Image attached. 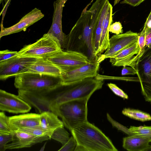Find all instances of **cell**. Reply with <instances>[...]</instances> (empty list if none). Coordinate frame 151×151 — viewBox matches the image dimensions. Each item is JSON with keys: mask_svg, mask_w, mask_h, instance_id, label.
<instances>
[{"mask_svg": "<svg viewBox=\"0 0 151 151\" xmlns=\"http://www.w3.org/2000/svg\"><path fill=\"white\" fill-rule=\"evenodd\" d=\"M137 73V72L135 68L131 67H128L127 66H123L121 71V74L122 76L127 75H134Z\"/></svg>", "mask_w": 151, "mask_h": 151, "instance_id": "cell-34", "label": "cell"}, {"mask_svg": "<svg viewBox=\"0 0 151 151\" xmlns=\"http://www.w3.org/2000/svg\"><path fill=\"white\" fill-rule=\"evenodd\" d=\"M68 0H56L54 1L52 22L47 32L59 43L62 50L64 48L66 35L62 30V13L65 4Z\"/></svg>", "mask_w": 151, "mask_h": 151, "instance_id": "cell-13", "label": "cell"}, {"mask_svg": "<svg viewBox=\"0 0 151 151\" xmlns=\"http://www.w3.org/2000/svg\"><path fill=\"white\" fill-rule=\"evenodd\" d=\"M147 35V31L145 27H143L142 31L138 33L137 43L140 51L144 50L145 46V39Z\"/></svg>", "mask_w": 151, "mask_h": 151, "instance_id": "cell-30", "label": "cell"}, {"mask_svg": "<svg viewBox=\"0 0 151 151\" xmlns=\"http://www.w3.org/2000/svg\"><path fill=\"white\" fill-rule=\"evenodd\" d=\"M128 130L132 135L138 134L144 135L149 137L151 141V126H130Z\"/></svg>", "mask_w": 151, "mask_h": 151, "instance_id": "cell-25", "label": "cell"}, {"mask_svg": "<svg viewBox=\"0 0 151 151\" xmlns=\"http://www.w3.org/2000/svg\"><path fill=\"white\" fill-rule=\"evenodd\" d=\"M106 116L108 120L112 124L113 127H116L118 129L120 130L127 134H130V135H131V133L129 132L128 129L113 119L108 113L107 114Z\"/></svg>", "mask_w": 151, "mask_h": 151, "instance_id": "cell-32", "label": "cell"}, {"mask_svg": "<svg viewBox=\"0 0 151 151\" xmlns=\"http://www.w3.org/2000/svg\"><path fill=\"white\" fill-rule=\"evenodd\" d=\"M40 127L48 132L50 138L53 132L58 128L64 127L63 121L54 113L48 111L43 112L40 114Z\"/></svg>", "mask_w": 151, "mask_h": 151, "instance_id": "cell-20", "label": "cell"}, {"mask_svg": "<svg viewBox=\"0 0 151 151\" xmlns=\"http://www.w3.org/2000/svg\"><path fill=\"white\" fill-rule=\"evenodd\" d=\"M62 50L59 43L47 33L35 42L24 46L18 52L17 56L47 58Z\"/></svg>", "mask_w": 151, "mask_h": 151, "instance_id": "cell-6", "label": "cell"}, {"mask_svg": "<svg viewBox=\"0 0 151 151\" xmlns=\"http://www.w3.org/2000/svg\"><path fill=\"white\" fill-rule=\"evenodd\" d=\"M6 0H0V4H1L2 1H6Z\"/></svg>", "mask_w": 151, "mask_h": 151, "instance_id": "cell-40", "label": "cell"}, {"mask_svg": "<svg viewBox=\"0 0 151 151\" xmlns=\"http://www.w3.org/2000/svg\"><path fill=\"white\" fill-rule=\"evenodd\" d=\"M89 98L73 100L62 104L55 114L61 118L64 126L70 131L88 121L87 102Z\"/></svg>", "mask_w": 151, "mask_h": 151, "instance_id": "cell-4", "label": "cell"}, {"mask_svg": "<svg viewBox=\"0 0 151 151\" xmlns=\"http://www.w3.org/2000/svg\"><path fill=\"white\" fill-rule=\"evenodd\" d=\"M11 129L16 131L24 128L40 126V114L30 113L9 117Z\"/></svg>", "mask_w": 151, "mask_h": 151, "instance_id": "cell-17", "label": "cell"}, {"mask_svg": "<svg viewBox=\"0 0 151 151\" xmlns=\"http://www.w3.org/2000/svg\"><path fill=\"white\" fill-rule=\"evenodd\" d=\"M77 145L74 151H116L112 142L98 127L87 121L71 131Z\"/></svg>", "mask_w": 151, "mask_h": 151, "instance_id": "cell-2", "label": "cell"}, {"mask_svg": "<svg viewBox=\"0 0 151 151\" xmlns=\"http://www.w3.org/2000/svg\"><path fill=\"white\" fill-rule=\"evenodd\" d=\"M135 68L145 99L151 103V48L145 47Z\"/></svg>", "mask_w": 151, "mask_h": 151, "instance_id": "cell-7", "label": "cell"}, {"mask_svg": "<svg viewBox=\"0 0 151 151\" xmlns=\"http://www.w3.org/2000/svg\"><path fill=\"white\" fill-rule=\"evenodd\" d=\"M100 63L97 60L91 62L74 70L63 72L60 78L62 84H67L85 79L96 77Z\"/></svg>", "mask_w": 151, "mask_h": 151, "instance_id": "cell-12", "label": "cell"}, {"mask_svg": "<svg viewBox=\"0 0 151 151\" xmlns=\"http://www.w3.org/2000/svg\"><path fill=\"white\" fill-rule=\"evenodd\" d=\"M77 145L76 141L72 136L70 137L68 141L58 151H74Z\"/></svg>", "mask_w": 151, "mask_h": 151, "instance_id": "cell-27", "label": "cell"}, {"mask_svg": "<svg viewBox=\"0 0 151 151\" xmlns=\"http://www.w3.org/2000/svg\"><path fill=\"white\" fill-rule=\"evenodd\" d=\"M150 138L146 136L133 134L123 139V147L129 151H145L150 146Z\"/></svg>", "mask_w": 151, "mask_h": 151, "instance_id": "cell-19", "label": "cell"}, {"mask_svg": "<svg viewBox=\"0 0 151 151\" xmlns=\"http://www.w3.org/2000/svg\"><path fill=\"white\" fill-rule=\"evenodd\" d=\"M37 58L18 56L0 62V79L4 80L27 73L30 66Z\"/></svg>", "mask_w": 151, "mask_h": 151, "instance_id": "cell-10", "label": "cell"}, {"mask_svg": "<svg viewBox=\"0 0 151 151\" xmlns=\"http://www.w3.org/2000/svg\"><path fill=\"white\" fill-rule=\"evenodd\" d=\"M145 0H123L121 4H125L133 6H137Z\"/></svg>", "mask_w": 151, "mask_h": 151, "instance_id": "cell-35", "label": "cell"}, {"mask_svg": "<svg viewBox=\"0 0 151 151\" xmlns=\"http://www.w3.org/2000/svg\"><path fill=\"white\" fill-rule=\"evenodd\" d=\"M51 139L48 136H36L19 130L14 131L12 143L7 144L4 150L29 147L37 143Z\"/></svg>", "mask_w": 151, "mask_h": 151, "instance_id": "cell-15", "label": "cell"}, {"mask_svg": "<svg viewBox=\"0 0 151 151\" xmlns=\"http://www.w3.org/2000/svg\"><path fill=\"white\" fill-rule=\"evenodd\" d=\"M27 72L40 73L60 77L62 71L59 66L46 58H37L30 66Z\"/></svg>", "mask_w": 151, "mask_h": 151, "instance_id": "cell-18", "label": "cell"}, {"mask_svg": "<svg viewBox=\"0 0 151 151\" xmlns=\"http://www.w3.org/2000/svg\"><path fill=\"white\" fill-rule=\"evenodd\" d=\"M144 51H140L137 42L110 58L109 61L113 66H128L135 68L137 61Z\"/></svg>", "mask_w": 151, "mask_h": 151, "instance_id": "cell-14", "label": "cell"}, {"mask_svg": "<svg viewBox=\"0 0 151 151\" xmlns=\"http://www.w3.org/2000/svg\"><path fill=\"white\" fill-rule=\"evenodd\" d=\"M11 129L7 116L3 111L0 112V134H11L13 133Z\"/></svg>", "mask_w": 151, "mask_h": 151, "instance_id": "cell-24", "label": "cell"}, {"mask_svg": "<svg viewBox=\"0 0 151 151\" xmlns=\"http://www.w3.org/2000/svg\"><path fill=\"white\" fill-rule=\"evenodd\" d=\"M17 130L24 132L37 136H48L50 138L49 134L41 128L40 126L31 128H24Z\"/></svg>", "mask_w": 151, "mask_h": 151, "instance_id": "cell-26", "label": "cell"}, {"mask_svg": "<svg viewBox=\"0 0 151 151\" xmlns=\"http://www.w3.org/2000/svg\"><path fill=\"white\" fill-rule=\"evenodd\" d=\"M145 47L147 48H151V32L147 34L145 39Z\"/></svg>", "mask_w": 151, "mask_h": 151, "instance_id": "cell-36", "label": "cell"}, {"mask_svg": "<svg viewBox=\"0 0 151 151\" xmlns=\"http://www.w3.org/2000/svg\"><path fill=\"white\" fill-rule=\"evenodd\" d=\"M120 0H119V1H120Z\"/></svg>", "mask_w": 151, "mask_h": 151, "instance_id": "cell-42", "label": "cell"}, {"mask_svg": "<svg viewBox=\"0 0 151 151\" xmlns=\"http://www.w3.org/2000/svg\"><path fill=\"white\" fill-rule=\"evenodd\" d=\"M18 52L8 50L0 51V62H2L17 56Z\"/></svg>", "mask_w": 151, "mask_h": 151, "instance_id": "cell-29", "label": "cell"}, {"mask_svg": "<svg viewBox=\"0 0 151 151\" xmlns=\"http://www.w3.org/2000/svg\"><path fill=\"white\" fill-rule=\"evenodd\" d=\"M104 80L94 78L67 84H62L57 88L56 98L50 108L55 114L58 107L65 102L77 99L90 98L96 91L101 89Z\"/></svg>", "mask_w": 151, "mask_h": 151, "instance_id": "cell-3", "label": "cell"}, {"mask_svg": "<svg viewBox=\"0 0 151 151\" xmlns=\"http://www.w3.org/2000/svg\"><path fill=\"white\" fill-rule=\"evenodd\" d=\"M151 21V11L147 18L144 27H145L147 24Z\"/></svg>", "mask_w": 151, "mask_h": 151, "instance_id": "cell-37", "label": "cell"}, {"mask_svg": "<svg viewBox=\"0 0 151 151\" xmlns=\"http://www.w3.org/2000/svg\"><path fill=\"white\" fill-rule=\"evenodd\" d=\"M70 138L69 134L64 127L58 128L52 132L51 139L60 142L62 145L65 144Z\"/></svg>", "mask_w": 151, "mask_h": 151, "instance_id": "cell-23", "label": "cell"}, {"mask_svg": "<svg viewBox=\"0 0 151 151\" xmlns=\"http://www.w3.org/2000/svg\"><path fill=\"white\" fill-rule=\"evenodd\" d=\"M113 7L110 4L104 19L100 40L98 56L107 49L109 45V28L112 22Z\"/></svg>", "mask_w": 151, "mask_h": 151, "instance_id": "cell-21", "label": "cell"}, {"mask_svg": "<svg viewBox=\"0 0 151 151\" xmlns=\"http://www.w3.org/2000/svg\"><path fill=\"white\" fill-rule=\"evenodd\" d=\"M46 142H45L43 146L41 147V149L40 150V151H43L45 149V145H46Z\"/></svg>", "mask_w": 151, "mask_h": 151, "instance_id": "cell-38", "label": "cell"}, {"mask_svg": "<svg viewBox=\"0 0 151 151\" xmlns=\"http://www.w3.org/2000/svg\"><path fill=\"white\" fill-rule=\"evenodd\" d=\"M62 84L60 77L29 72L15 76L14 82L18 89L30 91L54 88Z\"/></svg>", "mask_w": 151, "mask_h": 151, "instance_id": "cell-5", "label": "cell"}, {"mask_svg": "<svg viewBox=\"0 0 151 151\" xmlns=\"http://www.w3.org/2000/svg\"><path fill=\"white\" fill-rule=\"evenodd\" d=\"M138 33L131 30L124 33L113 35L109 40V45L105 52L99 56L97 61L100 63L104 60L116 55L136 42Z\"/></svg>", "mask_w": 151, "mask_h": 151, "instance_id": "cell-9", "label": "cell"}, {"mask_svg": "<svg viewBox=\"0 0 151 151\" xmlns=\"http://www.w3.org/2000/svg\"><path fill=\"white\" fill-rule=\"evenodd\" d=\"M31 106L18 95L0 90V110L13 114L29 112Z\"/></svg>", "mask_w": 151, "mask_h": 151, "instance_id": "cell-11", "label": "cell"}, {"mask_svg": "<svg viewBox=\"0 0 151 151\" xmlns=\"http://www.w3.org/2000/svg\"><path fill=\"white\" fill-rule=\"evenodd\" d=\"M44 16L40 10L35 8L24 16L18 22L8 28L1 27L0 32V38L4 36L17 33L26 29L37 22Z\"/></svg>", "mask_w": 151, "mask_h": 151, "instance_id": "cell-16", "label": "cell"}, {"mask_svg": "<svg viewBox=\"0 0 151 151\" xmlns=\"http://www.w3.org/2000/svg\"><path fill=\"white\" fill-rule=\"evenodd\" d=\"M13 133L11 134H0V151H5V146L8 143L12 141Z\"/></svg>", "mask_w": 151, "mask_h": 151, "instance_id": "cell-28", "label": "cell"}, {"mask_svg": "<svg viewBox=\"0 0 151 151\" xmlns=\"http://www.w3.org/2000/svg\"><path fill=\"white\" fill-rule=\"evenodd\" d=\"M122 26L119 21L116 22L111 24L109 28V32L115 35H119L123 32Z\"/></svg>", "mask_w": 151, "mask_h": 151, "instance_id": "cell-33", "label": "cell"}, {"mask_svg": "<svg viewBox=\"0 0 151 151\" xmlns=\"http://www.w3.org/2000/svg\"><path fill=\"white\" fill-rule=\"evenodd\" d=\"M151 151V145H150L148 148L145 150V151Z\"/></svg>", "mask_w": 151, "mask_h": 151, "instance_id": "cell-39", "label": "cell"}, {"mask_svg": "<svg viewBox=\"0 0 151 151\" xmlns=\"http://www.w3.org/2000/svg\"><path fill=\"white\" fill-rule=\"evenodd\" d=\"M46 58L59 66L62 73L74 70L91 62L86 56L75 51L62 50Z\"/></svg>", "mask_w": 151, "mask_h": 151, "instance_id": "cell-8", "label": "cell"}, {"mask_svg": "<svg viewBox=\"0 0 151 151\" xmlns=\"http://www.w3.org/2000/svg\"><path fill=\"white\" fill-rule=\"evenodd\" d=\"M107 86L116 95L125 99H128V95L115 84L109 83L107 84Z\"/></svg>", "mask_w": 151, "mask_h": 151, "instance_id": "cell-31", "label": "cell"}, {"mask_svg": "<svg viewBox=\"0 0 151 151\" xmlns=\"http://www.w3.org/2000/svg\"><path fill=\"white\" fill-rule=\"evenodd\" d=\"M123 114L129 117L142 122L151 120V116L147 113L138 110L124 108L122 111Z\"/></svg>", "mask_w": 151, "mask_h": 151, "instance_id": "cell-22", "label": "cell"}, {"mask_svg": "<svg viewBox=\"0 0 151 151\" xmlns=\"http://www.w3.org/2000/svg\"><path fill=\"white\" fill-rule=\"evenodd\" d=\"M151 32V29L147 33V34L150 32Z\"/></svg>", "mask_w": 151, "mask_h": 151, "instance_id": "cell-41", "label": "cell"}, {"mask_svg": "<svg viewBox=\"0 0 151 151\" xmlns=\"http://www.w3.org/2000/svg\"><path fill=\"white\" fill-rule=\"evenodd\" d=\"M83 9L70 32L66 35L64 49L84 54L91 62L97 60L94 53L95 31L97 19L106 0H96L90 8L92 1Z\"/></svg>", "mask_w": 151, "mask_h": 151, "instance_id": "cell-1", "label": "cell"}]
</instances>
